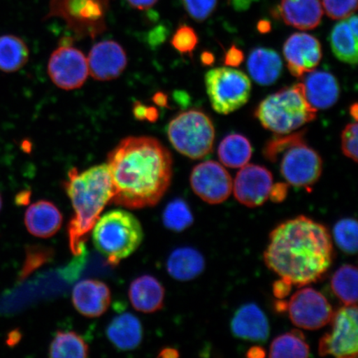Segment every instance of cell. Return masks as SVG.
Returning <instances> with one entry per match:
<instances>
[{"label": "cell", "mask_w": 358, "mask_h": 358, "mask_svg": "<svg viewBox=\"0 0 358 358\" xmlns=\"http://www.w3.org/2000/svg\"><path fill=\"white\" fill-rule=\"evenodd\" d=\"M113 186L110 203L129 209L154 207L171 185L173 159L150 136L124 138L107 156Z\"/></svg>", "instance_id": "obj_1"}, {"label": "cell", "mask_w": 358, "mask_h": 358, "mask_svg": "<svg viewBox=\"0 0 358 358\" xmlns=\"http://www.w3.org/2000/svg\"><path fill=\"white\" fill-rule=\"evenodd\" d=\"M334 258L332 237L323 224L299 216L277 226L264 253L266 266L292 285L315 283Z\"/></svg>", "instance_id": "obj_2"}, {"label": "cell", "mask_w": 358, "mask_h": 358, "mask_svg": "<svg viewBox=\"0 0 358 358\" xmlns=\"http://www.w3.org/2000/svg\"><path fill=\"white\" fill-rule=\"evenodd\" d=\"M64 187L74 211L67 227L69 248L74 256H82L92 228L113 196L108 165H96L82 172L73 168Z\"/></svg>", "instance_id": "obj_3"}, {"label": "cell", "mask_w": 358, "mask_h": 358, "mask_svg": "<svg viewBox=\"0 0 358 358\" xmlns=\"http://www.w3.org/2000/svg\"><path fill=\"white\" fill-rule=\"evenodd\" d=\"M92 231L94 245L112 266L131 256L144 239L140 221L123 209L102 215Z\"/></svg>", "instance_id": "obj_4"}, {"label": "cell", "mask_w": 358, "mask_h": 358, "mask_svg": "<svg viewBox=\"0 0 358 358\" xmlns=\"http://www.w3.org/2000/svg\"><path fill=\"white\" fill-rule=\"evenodd\" d=\"M317 110L308 102L302 83L285 87L259 103L255 115L264 127L287 134L313 122Z\"/></svg>", "instance_id": "obj_5"}, {"label": "cell", "mask_w": 358, "mask_h": 358, "mask_svg": "<svg viewBox=\"0 0 358 358\" xmlns=\"http://www.w3.org/2000/svg\"><path fill=\"white\" fill-rule=\"evenodd\" d=\"M168 137L179 153L192 159H201L213 151L215 129L211 119L203 111L189 110L170 122Z\"/></svg>", "instance_id": "obj_6"}, {"label": "cell", "mask_w": 358, "mask_h": 358, "mask_svg": "<svg viewBox=\"0 0 358 358\" xmlns=\"http://www.w3.org/2000/svg\"><path fill=\"white\" fill-rule=\"evenodd\" d=\"M110 0H51L46 19L60 17L78 37L95 38L106 30Z\"/></svg>", "instance_id": "obj_7"}, {"label": "cell", "mask_w": 358, "mask_h": 358, "mask_svg": "<svg viewBox=\"0 0 358 358\" xmlns=\"http://www.w3.org/2000/svg\"><path fill=\"white\" fill-rule=\"evenodd\" d=\"M206 88L213 108L219 114L232 113L248 103L252 84L243 71L221 67L208 71Z\"/></svg>", "instance_id": "obj_8"}, {"label": "cell", "mask_w": 358, "mask_h": 358, "mask_svg": "<svg viewBox=\"0 0 358 358\" xmlns=\"http://www.w3.org/2000/svg\"><path fill=\"white\" fill-rule=\"evenodd\" d=\"M358 311L356 306H344L334 312L331 330L320 340L321 357L356 358L358 352Z\"/></svg>", "instance_id": "obj_9"}, {"label": "cell", "mask_w": 358, "mask_h": 358, "mask_svg": "<svg viewBox=\"0 0 358 358\" xmlns=\"http://www.w3.org/2000/svg\"><path fill=\"white\" fill-rule=\"evenodd\" d=\"M293 324L306 330H317L330 323L332 306L320 291L307 287L295 292L286 306Z\"/></svg>", "instance_id": "obj_10"}, {"label": "cell", "mask_w": 358, "mask_h": 358, "mask_svg": "<svg viewBox=\"0 0 358 358\" xmlns=\"http://www.w3.org/2000/svg\"><path fill=\"white\" fill-rule=\"evenodd\" d=\"M48 73L58 88L71 91L82 87L89 75L87 57L67 43L61 45L49 58Z\"/></svg>", "instance_id": "obj_11"}, {"label": "cell", "mask_w": 358, "mask_h": 358, "mask_svg": "<svg viewBox=\"0 0 358 358\" xmlns=\"http://www.w3.org/2000/svg\"><path fill=\"white\" fill-rule=\"evenodd\" d=\"M323 171V160L317 152L303 141L286 150L280 172L289 185L296 187L313 186Z\"/></svg>", "instance_id": "obj_12"}, {"label": "cell", "mask_w": 358, "mask_h": 358, "mask_svg": "<svg viewBox=\"0 0 358 358\" xmlns=\"http://www.w3.org/2000/svg\"><path fill=\"white\" fill-rule=\"evenodd\" d=\"M190 185L194 194L205 203L220 204L229 198L234 182L222 164L206 161L192 169Z\"/></svg>", "instance_id": "obj_13"}, {"label": "cell", "mask_w": 358, "mask_h": 358, "mask_svg": "<svg viewBox=\"0 0 358 358\" xmlns=\"http://www.w3.org/2000/svg\"><path fill=\"white\" fill-rule=\"evenodd\" d=\"M273 176L267 169L257 164H245L237 173L232 185L234 196L241 204L257 208L270 198Z\"/></svg>", "instance_id": "obj_14"}, {"label": "cell", "mask_w": 358, "mask_h": 358, "mask_svg": "<svg viewBox=\"0 0 358 358\" xmlns=\"http://www.w3.org/2000/svg\"><path fill=\"white\" fill-rule=\"evenodd\" d=\"M87 59L89 74L100 82L118 78L128 64L124 49L113 40H105L94 45Z\"/></svg>", "instance_id": "obj_15"}, {"label": "cell", "mask_w": 358, "mask_h": 358, "mask_svg": "<svg viewBox=\"0 0 358 358\" xmlns=\"http://www.w3.org/2000/svg\"><path fill=\"white\" fill-rule=\"evenodd\" d=\"M283 52L289 73L296 78L315 71L323 55L319 40L303 33L291 35L285 43Z\"/></svg>", "instance_id": "obj_16"}, {"label": "cell", "mask_w": 358, "mask_h": 358, "mask_svg": "<svg viewBox=\"0 0 358 358\" xmlns=\"http://www.w3.org/2000/svg\"><path fill=\"white\" fill-rule=\"evenodd\" d=\"M71 299L76 310L80 315L92 319L104 315L108 310L111 293L104 282L83 280L75 285Z\"/></svg>", "instance_id": "obj_17"}, {"label": "cell", "mask_w": 358, "mask_h": 358, "mask_svg": "<svg viewBox=\"0 0 358 358\" xmlns=\"http://www.w3.org/2000/svg\"><path fill=\"white\" fill-rule=\"evenodd\" d=\"M235 337L255 343L266 342L270 324L265 313L256 303L244 304L236 310L231 322Z\"/></svg>", "instance_id": "obj_18"}, {"label": "cell", "mask_w": 358, "mask_h": 358, "mask_svg": "<svg viewBox=\"0 0 358 358\" xmlns=\"http://www.w3.org/2000/svg\"><path fill=\"white\" fill-rule=\"evenodd\" d=\"M64 222L59 209L52 201L40 200L30 205L24 215V223L30 234L39 238L55 236Z\"/></svg>", "instance_id": "obj_19"}, {"label": "cell", "mask_w": 358, "mask_h": 358, "mask_svg": "<svg viewBox=\"0 0 358 358\" xmlns=\"http://www.w3.org/2000/svg\"><path fill=\"white\" fill-rule=\"evenodd\" d=\"M303 79L304 94L315 110L330 108L338 101L340 88L333 74L324 71H313Z\"/></svg>", "instance_id": "obj_20"}, {"label": "cell", "mask_w": 358, "mask_h": 358, "mask_svg": "<svg viewBox=\"0 0 358 358\" xmlns=\"http://www.w3.org/2000/svg\"><path fill=\"white\" fill-rule=\"evenodd\" d=\"M109 341L117 350L128 352L141 345L144 330L140 320L131 313L116 315L106 328Z\"/></svg>", "instance_id": "obj_21"}, {"label": "cell", "mask_w": 358, "mask_h": 358, "mask_svg": "<svg viewBox=\"0 0 358 358\" xmlns=\"http://www.w3.org/2000/svg\"><path fill=\"white\" fill-rule=\"evenodd\" d=\"M278 13L286 24L301 30L317 28L323 17L320 0H281Z\"/></svg>", "instance_id": "obj_22"}, {"label": "cell", "mask_w": 358, "mask_h": 358, "mask_svg": "<svg viewBox=\"0 0 358 358\" xmlns=\"http://www.w3.org/2000/svg\"><path fill=\"white\" fill-rule=\"evenodd\" d=\"M129 298L137 311L153 313L163 308L165 289L155 276L144 275L131 282Z\"/></svg>", "instance_id": "obj_23"}, {"label": "cell", "mask_w": 358, "mask_h": 358, "mask_svg": "<svg viewBox=\"0 0 358 358\" xmlns=\"http://www.w3.org/2000/svg\"><path fill=\"white\" fill-rule=\"evenodd\" d=\"M283 64L275 51L270 48H258L250 53L248 69L250 77L261 86H271L278 80Z\"/></svg>", "instance_id": "obj_24"}, {"label": "cell", "mask_w": 358, "mask_h": 358, "mask_svg": "<svg viewBox=\"0 0 358 358\" xmlns=\"http://www.w3.org/2000/svg\"><path fill=\"white\" fill-rule=\"evenodd\" d=\"M205 266L203 255L190 246L174 250L166 263L169 275L179 281L194 280L203 272Z\"/></svg>", "instance_id": "obj_25"}, {"label": "cell", "mask_w": 358, "mask_h": 358, "mask_svg": "<svg viewBox=\"0 0 358 358\" xmlns=\"http://www.w3.org/2000/svg\"><path fill=\"white\" fill-rule=\"evenodd\" d=\"M29 49L22 38L15 35L0 36V71L13 73L29 62Z\"/></svg>", "instance_id": "obj_26"}, {"label": "cell", "mask_w": 358, "mask_h": 358, "mask_svg": "<svg viewBox=\"0 0 358 358\" xmlns=\"http://www.w3.org/2000/svg\"><path fill=\"white\" fill-rule=\"evenodd\" d=\"M252 151L248 138L239 134H232L221 142L218 157L226 167L237 169L248 164L252 158Z\"/></svg>", "instance_id": "obj_27"}, {"label": "cell", "mask_w": 358, "mask_h": 358, "mask_svg": "<svg viewBox=\"0 0 358 358\" xmlns=\"http://www.w3.org/2000/svg\"><path fill=\"white\" fill-rule=\"evenodd\" d=\"M49 357L60 358H85L90 348L86 340L74 331H57L48 349Z\"/></svg>", "instance_id": "obj_28"}, {"label": "cell", "mask_w": 358, "mask_h": 358, "mask_svg": "<svg viewBox=\"0 0 358 358\" xmlns=\"http://www.w3.org/2000/svg\"><path fill=\"white\" fill-rule=\"evenodd\" d=\"M331 48L338 60L350 65L357 62V37L352 33L348 21L334 26L330 34Z\"/></svg>", "instance_id": "obj_29"}, {"label": "cell", "mask_w": 358, "mask_h": 358, "mask_svg": "<svg viewBox=\"0 0 358 358\" xmlns=\"http://www.w3.org/2000/svg\"><path fill=\"white\" fill-rule=\"evenodd\" d=\"M268 357L306 358L310 357V347L301 331H290L273 340Z\"/></svg>", "instance_id": "obj_30"}, {"label": "cell", "mask_w": 358, "mask_h": 358, "mask_svg": "<svg viewBox=\"0 0 358 358\" xmlns=\"http://www.w3.org/2000/svg\"><path fill=\"white\" fill-rule=\"evenodd\" d=\"M357 268L343 265L335 271L331 280V288L344 306H356L357 303Z\"/></svg>", "instance_id": "obj_31"}, {"label": "cell", "mask_w": 358, "mask_h": 358, "mask_svg": "<svg viewBox=\"0 0 358 358\" xmlns=\"http://www.w3.org/2000/svg\"><path fill=\"white\" fill-rule=\"evenodd\" d=\"M162 219L165 227L176 232L185 231L194 221L189 204L182 199L170 201L164 210Z\"/></svg>", "instance_id": "obj_32"}, {"label": "cell", "mask_w": 358, "mask_h": 358, "mask_svg": "<svg viewBox=\"0 0 358 358\" xmlns=\"http://www.w3.org/2000/svg\"><path fill=\"white\" fill-rule=\"evenodd\" d=\"M334 239L343 252L355 255L357 252L358 226L355 219L343 218L335 224Z\"/></svg>", "instance_id": "obj_33"}, {"label": "cell", "mask_w": 358, "mask_h": 358, "mask_svg": "<svg viewBox=\"0 0 358 358\" xmlns=\"http://www.w3.org/2000/svg\"><path fill=\"white\" fill-rule=\"evenodd\" d=\"M304 132L294 133L288 136H278L273 138L272 140L267 142L265 149H264V155L271 162H275L278 159V155L283 153L284 151L289 149L299 143L303 142Z\"/></svg>", "instance_id": "obj_34"}, {"label": "cell", "mask_w": 358, "mask_h": 358, "mask_svg": "<svg viewBox=\"0 0 358 358\" xmlns=\"http://www.w3.org/2000/svg\"><path fill=\"white\" fill-rule=\"evenodd\" d=\"M199 43L194 29L187 25L179 27L171 40L172 46L182 55H191Z\"/></svg>", "instance_id": "obj_35"}, {"label": "cell", "mask_w": 358, "mask_h": 358, "mask_svg": "<svg viewBox=\"0 0 358 358\" xmlns=\"http://www.w3.org/2000/svg\"><path fill=\"white\" fill-rule=\"evenodd\" d=\"M323 6L330 19L341 20L357 10V0H323Z\"/></svg>", "instance_id": "obj_36"}, {"label": "cell", "mask_w": 358, "mask_h": 358, "mask_svg": "<svg viewBox=\"0 0 358 358\" xmlns=\"http://www.w3.org/2000/svg\"><path fill=\"white\" fill-rule=\"evenodd\" d=\"M182 3L192 19L203 22L216 10L217 0H182Z\"/></svg>", "instance_id": "obj_37"}, {"label": "cell", "mask_w": 358, "mask_h": 358, "mask_svg": "<svg viewBox=\"0 0 358 358\" xmlns=\"http://www.w3.org/2000/svg\"><path fill=\"white\" fill-rule=\"evenodd\" d=\"M357 124H348L342 134V150L348 158L357 161Z\"/></svg>", "instance_id": "obj_38"}, {"label": "cell", "mask_w": 358, "mask_h": 358, "mask_svg": "<svg viewBox=\"0 0 358 358\" xmlns=\"http://www.w3.org/2000/svg\"><path fill=\"white\" fill-rule=\"evenodd\" d=\"M32 254H30L28 261H27L26 266L24 267V275H27L30 271L38 268L40 265L47 261L50 252H48L47 249L38 248L34 249Z\"/></svg>", "instance_id": "obj_39"}, {"label": "cell", "mask_w": 358, "mask_h": 358, "mask_svg": "<svg viewBox=\"0 0 358 358\" xmlns=\"http://www.w3.org/2000/svg\"><path fill=\"white\" fill-rule=\"evenodd\" d=\"M244 61V53L238 48L232 46L224 57V64L227 66H238Z\"/></svg>", "instance_id": "obj_40"}, {"label": "cell", "mask_w": 358, "mask_h": 358, "mask_svg": "<svg viewBox=\"0 0 358 358\" xmlns=\"http://www.w3.org/2000/svg\"><path fill=\"white\" fill-rule=\"evenodd\" d=\"M292 285L289 281L284 279L277 280L274 285H273V292L277 299H285L289 294Z\"/></svg>", "instance_id": "obj_41"}, {"label": "cell", "mask_w": 358, "mask_h": 358, "mask_svg": "<svg viewBox=\"0 0 358 358\" xmlns=\"http://www.w3.org/2000/svg\"><path fill=\"white\" fill-rule=\"evenodd\" d=\"M287 185H285V183H278V185L272 186L270 196L273 201H281L285 199L286 195H287Z\"/></svg>", "instance_id": "obj_42"}, {"label": "cell", "mask_w": 358, "mask_h": 358, "mask_svg": "<svg viewBox=\"0 0 358 358\" xmlns=\"http://www.w3.org/2000/svg\"><path fill=\"white\" fill-rule=\"evenodd\" d=\"M159 0H127L129 6L140 10H147L155 6Z\"/></svg>", "instance_id": "obj_43"}, {"label": "cell", "mask_w": 358, "mask_h": 358, "mask_svg": "<svg viewBox=\"0 0 358 358\" xmlns=\"http://www.w3.org/2000/svg\"><path fill=\"white\" fill-rule=\"evenodd\" d=\"M148 110H149V106L143 105L140 101H136L133 107L134 117L138 120H147Z\"/></svg>", "instance_id": "obj_44"}, {"label": "cell", "mask_w": 358, "mask_h": 358, "mask_svg": "<svg viewBox=\"0 0 358 358\" xmlns=\"http://www.w3.org/2000/svg\"><path fill=\"white\" fill-rule=\"evenodd\" d=\"M154 101L155 102V104L159 106L165 107L167 106L168 104V98L164 93L158 92L155 94L154 96Z\"/></svg>", "instance_id": "obj_45"}, {"label": "cell", "mask_w": 358, "mask_h": 358, "mask_svg": "<svg viewBox=\"0 0 358 358\" xmlns=\"http://www.w3.org/2000/svg\"><path fill=\"white\" fill-rule=\"evenodd\" d=\"M215 58L212 52H204L201 55V62L205 66H211L213 64Z\"/></svg>", "instance_id": "obj_46"}, {"label": "cell", "mask_w": 358, "mask_h": 358, "mask_svg": "<svg viewBox=\"0 0 358 358\" xmlns=\"http://www.w3.org/2000/svg\"><path fill=\"white\" fill-rule=\"evenodd\" d=\"M348 25L350 27V29L352 31V33L355 34L356 37L358 35V28H357V17L356 15L349 16V19L348 20Z\"/></svg>", "instance_id": "obj_47"}, {"label": "cell", "mask_w": 358, "mask_h": 358, "mask_svg": "<svg viewBox=\"0 0 358 358\" xmlns=\"http://www.w3.org/2000/svg\"><path fill=\"white\" fill-rule=\"evenodd\" d=\"M271 24L270 22L262 20L261 22H259L258 24V30L259 32L262 34H266L268 32V31H271Z\"/></svg>", "instance_id": "obj_48"}, {"label": "cell", "mask_w": 358, "mask_h": 358, "mask_svg": "<svg viewBox=\"0 0 358 358\" xmlns=\"http://www.w3.org/2000/svg\"><path fill=\"white\" fill-rule=\"evenodd\" d=\"M169 355H170V357H174L178 356V352L176 350H174V349H164L162 352H161L160 356L166 357H168Z\"/></svg>", "instance_id": "obj_49"}, {"label": "cell", "mask_w": 358, "mask_h": 358, "mask_svg": "<svg viewBox=\"0 0 358 358\" xmlns=\"http://www.w3.org/2000/svg\"><path fill=\"white\" fill-rule=\"evenodd\" d=\"M350 114L352 115V117H353V119H355V122H357V115H358V106H357V103H355V104L351 106Z\"/></svg>", "instance_id": "obj_50"}, {"label": "cell", "mask_w": 358, "mask_h": 358, "mask_svg": "<svg viewBox=\"0 0 358 358\" xmlns=\"http://www.w3.org/2000/svg\"><path fill=\"white\" fill-rule=\"evenodd\" d=\"M2 206H3V200H2L1 194H0V211H1Z\"/></svg>", "instance_id": "obj_51"}]
</instances>
